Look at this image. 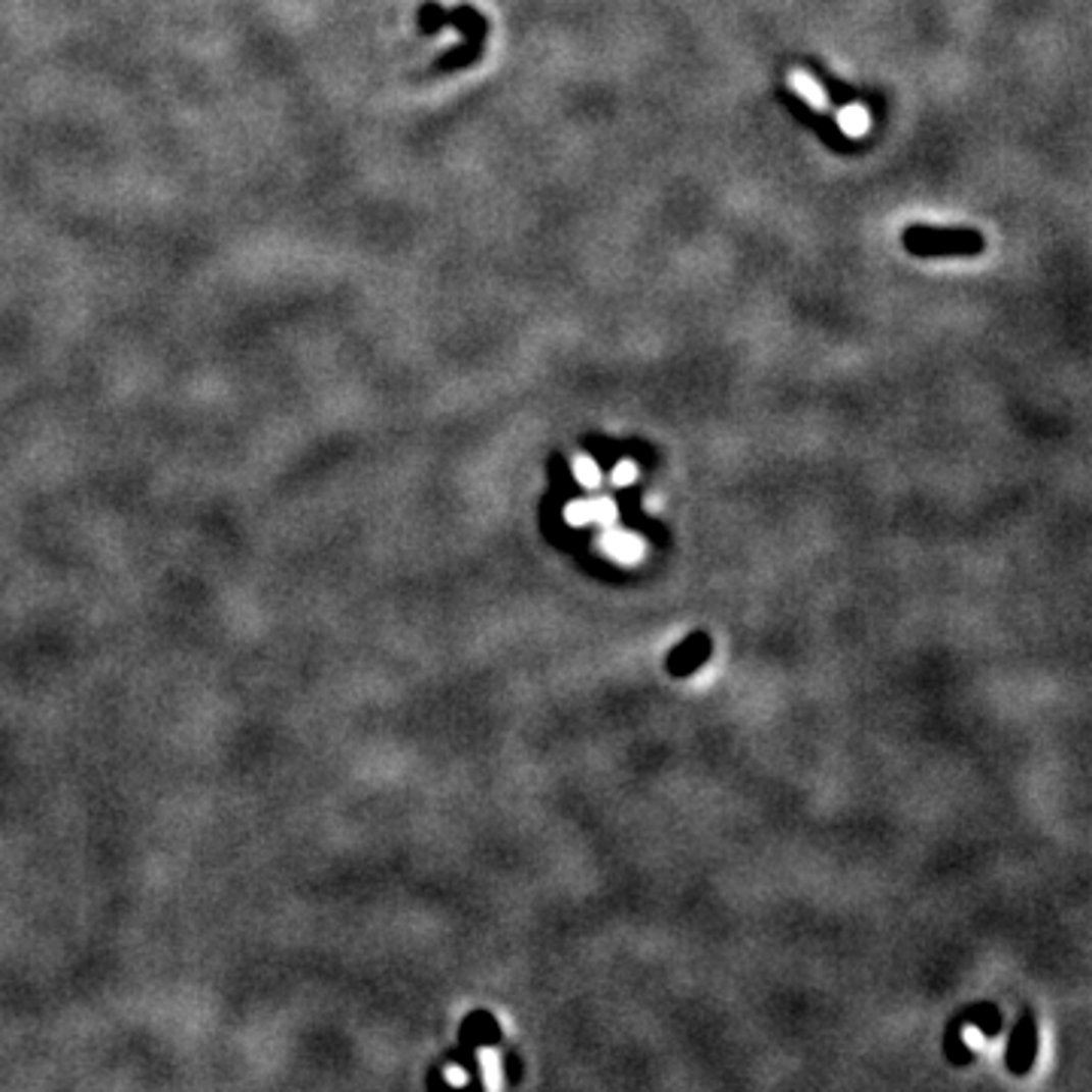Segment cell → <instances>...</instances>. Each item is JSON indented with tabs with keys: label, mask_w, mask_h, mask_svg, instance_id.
Returning <instances> with one entry per match:
<instances>
[{
	"label": "cell",
	"mask_w": 1092,
	"mask_h": 1092,
	"mask_svg": "<svg viewBox=\"0 0 1092 1092\" xmlns=\"http://www.w3.org/2000/svg\"><path fill=\"white\" fill-rule=\"evenodd\" d=\"M789 86L814 107V110H826L829 107V95H826V89L811 76V73H804V70H795L792 76H789Z\"/></svg>",
	"instance_id": "1"
},
{
	"label": "cell",
	"mask_w": 1092,
	"mask_h": 1092,
	"mask_svg": "<svg viewBox=\"0 0 1092 1092\" xmlns=\"http://www.w3.org/2000/svg\"><path fill=\"white\" fill-rule=\"evenodd\" d=\"M607 553H610L616 562L631 565V562H640V556H643V543H640L634 534H628V531H616V534H610V537H607Z\"/></svg>",
	"instance_id": "2"
},
{
	"label": "cell",
	"mask_w": 1092,
	"mask_h": 1092,
	"mask_svg": "<svg viewBox=\"0 0 1092 1092\" xmlns=\"http://www.w3.org/2000/svg\"><path fill=\"white\" fill-rule=\"evenodd\" d=\"M838 124H841V131L849 134V137H865L868 127H871V113H868V107H862V104H849V107H844V110L838 113Z\"/></svg>",
	"instance_id": "3"
},
{
	"label": "cell",
	"mask_w": 1092,
	"mask_h": 1092,
	"mask_svg": "<svg viewBox=\"0 0 1092 1092\" xmlns=\"http://www.w3.org/2000/svg\"><path fill=\"white\" fill-rule=\"evenodd\" d=\"M583 513H586V522H613L616 519V504L607 501V498L583 501Z\"/></svg>",
	"instance_id": "4"
},
{
	"label": "cell",
	"mask_w": 1092,
	"mask_h": 1092,
	"mask_svg": "<svg viewBox=\"0 0 1092 1092\" xmlns=\"http://www.w3.org/2000/svg\"><path fill=\"white\" fill-rule=\"evenodd\" d=\"M574 474H577V480L586 485V488H595V485L602 483L599 465H595L592 459H586V456H580V459L574 462Z\"/></svg>",
	"instance_id": "5"
},
{
	"label": "cell",
	"mask_w": 1092,
	"mask_h": 1092,
	"mask_svg": "<svg viewBox=\"0 0 1092 1092\" xmlns=\"http://www.w3.org/2000/svg\"><path fill=\"white\" fill-rule=\"evenodd\" d=\"M634 477H637V468H634L631 459H625V462H619V465L613 468V483L616 485H631L634 483Z\"/></svg>",
	"instance_id": "6"
},
{
	"label": "cell",
	"mask_w": 1092,
	"mask_h": 1092,
	"mask_svg": "<svg viewBox=\"0 0 1092 1092\" xmlns=\"http://www.w3.org/2000/svg\"><path fill=\"white\" fill-rule=\"evenodd\" d=\"M483 1072H485V1084L488 1087H501V1069H498V1056L495 1053H483Z\"/></svg>",
	"instance_id": "7"
},
{
	"label": "cell",
	"mask_w": 1092,
	"mask_h": 1092,
	"mask_svg": "<svg viewBox=\"0 0 1092 1092\" xmlns=\"http://www.w3.org/2000/svg\"><path fill=\"white\" fill-rule=\"evenodd\" d=\"M966 1041H969L974 1050H980V1047H983V1035H980L977 1029H969V1032H966Z\"/></svg>",
	"instance_id": "8"
},
{
	"label": "cell",
	"mask_w": 1092,
	"mask_h": 1092,
	"mask_svg": "<svg viewBox=\"0 0 1092 1092\" xmlns=\"http://www.w3.org/2000/svg\"><path fill=\"white\" fill-rule=\"evenodd\" d=\"M450 1081H453V1084H465V1072H456V1069H453V1072H450Z\"/></svg>",
	"instance_id": "9"
}]
</instances>
